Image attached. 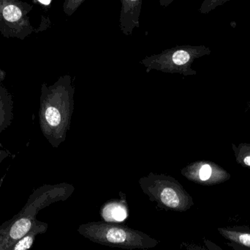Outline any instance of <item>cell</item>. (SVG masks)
Instances as JSON below:
<instances>
[{"label":"cell","mask_w":250,"mask_h":250,"mask_svg":"<svg viewBox=\"0 0 250 250\" xmlns=\"http://www.w3.org/2000/svg\"><path fill=\"white\" fill-rule=\"evenodd\" d=\"M21 11L15 5H8L3 10V16L8 22H13L19 20L21 17Z\"/></svg>","instance_id":"7"},{"label":"cell","mask_w":250,"mask_h":250,"mask_svg":"<svg viewBox=\"0 0 250 250\" xmlns=\"http://www.w3.org/2000/svg\"><path fill=\"white\" fill-rule=\"evenodd\" d=\"M189 180L204 186H212L224 182L219 178L213 176L212 167L208 164H203L198 170V175Z\"/></svg>","instance_id":"5"},{"label":"cell","mask_w":250,"mask_h":250,"mask_svg":"<svg viewBox=\"0 0 250 250\" xmlns=\"http://www.w3.org/2000/svg\"><path fill=\"white\" fill-rule=\"evenodd\" d=\"M219 233L227 241L226 245L235 250H250V228L245 226L219 227Z\"/></svg>","instance_id":"3"},{"label":"cell","mask_w":250,"mask_h":250,"mask_svg":"<svg viewBox=\"0 0 250 250\" xmlns=\"http://www.w3.org/2000/svg\"><path fill=\"white\" fill-rule=\"evenodd\" d=\"M127 215L124 203L120 201L108 202L103 207L101 216L107 223L123 222Z\"/></svg>","instance_id":"4"},{"label":"cell","mask_w":250,"mask_h":250,"mask_svg":"<svg viewBox=\"0 0 250 250\" xmlns=\"http://www.w3.org/2000/svg\"><path fill=\"white\" fill-rule=\"evenodd\" d=\"M78 233L94 243L123 250H148L160 244L157 239L144 232L107 222L80 225Z\"/></svg>","instance_id":"1"},{"label":"cell","mask_w":250,"mask_h":250,"mask_svg":"<svg viewBox=\"0 0 250 250\" xmlns=\"http://www.w3.org/2000/svg\"><path fill=\"white\" fill-rule=\"evenodd\" d=\"M138 183L149 201L161 209L185 212L195 204L182 183L170 176L150 174L140 179Z\"/></svg>","instance_id":"2"},{"label":"cell","mask_w":250,"mask_h":250,"mask_svg":"<svg viewBox=\"0 0 250 250\" xmlns=\"http://www.w3.org/2000/svg\"><path fill=\"white\" fill-rule=\"evenodd\" d=\"M32 242H33L32 238L29 237V236L23 238L22 240H21L20 242L17 244L14 250H29V248H31V246H32Z\"/></svg>","instance_id":"10"},{"label":"cell","mask_w":250,"mask_h":250,"mask_svg":"<svg viewBox=\"0 0 250 250\" xmlns=\"http://www.w3.org/2000/svg\"><path fill=\"white\" fill-rule=\"evenodd\" d=\"M45 117L48 123L52 126H58L61 121L60 112L54 107H51L47 109L45 112Z\"/></svg>","instance_id":"8"},{"label":"cell","mask_w":250,"mask_h":250,"mask_svg":"<svg viewBox=\"0 0 250 250\" xmlns=\"http://www.w3.org/2000/svg\"><path fill=\"white\" fill-rule=\"evenodd\" d=\"M189 54L185 51H176L173 56V61L174 62L175 64L179 66L185 64L189 61Z\"/></svg>","instance_id":"9"},{"label":"cell","mask_w":250,"mask_h":250,"mask_svg":"<svg viewBox=\"0 0 250 250\" xmlns=\"http://www.w3.org/2000/svg\"><path fill=\"white\" fill-rule=\"evenodd\" d=\"M31 228V222L28 219H21L16 222L10 230V235L13 239L23 237Z\"/></svg>","instance_id":"6"},{"label":"cell","mask_w":250,"mask_h":250,"mask_svg":"<svg viewBox=\"0 0 250 250\" xmlns=\"http://www.w3.org/2000/svg\"><path fill=\"white\" fill-rule=\"evenodd\" d=\"M244 163H245V165L250 167V156H248L244 159Z\"/></svg>","instance_id":"13"},{"label":"cell","mask_w":250,"mask_h":250,"mask_svg":"<svg viewBox=\"0 0 250 250\" xmlns=\"http://www.w3.org/2000/svg\"><path fill=\"white\" fill-rule=\"evenodd\" d=\"M39 1L44 4H49L50 3H51V1H41V0H40Z\"/></svg>","instance_id":"14"},{"label":"cell","mask_w":250,"mask_h":250,"mask_svg":"<svg viewBox=\"0 0 250 250\" xmlns=\"http://www.w3.org/2000/svg\"><path fill=\"white\" fill-rule=\"evenodd\" d=\"M182 250H207V248H203L195 244L182 243L181 245Z\"/></svg>","instance_id":"11"},{"label":"cell","mask_w":250,"mask_h":250,"mask_svg":"<svg viewBox=\"0 0 250 250\" xmlns=\"http://www.w3.org/2000/svg\"><path fill=\"white\" fill-rule=\"evenodd\" d=\"M204 243L207 250H223L217 244L214 243L207 238H204Z\"/></svg>","instance_id":"12"}]
</instances>
